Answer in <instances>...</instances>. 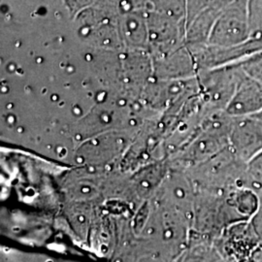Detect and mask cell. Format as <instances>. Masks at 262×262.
I'll return each mask as SVG.
<instances>
[{
  "label": "cell",
  "mask_w": 262,
  "mask_h": 262,
  "mask_svg": "<svg viewBox=\"0 0 262 262\" xmlns=\"http://www.w3.org/2000/svg\"><path fill=\"white\" fill-rule=\"evenodd\" d=\"M258 247L249 221L229 225L219 239L220 254L228 262H243Z\"/></svg>",
  "instance_id": "6da1fadb"
},
{
  "label": "cell",
  "mask_w": 262,
  "mask_h": 262,
  "mask_svg": "<svg viewBox=\"0 0 262 262\" xmlns=\"http://www.w3.org/2000/svg\"><path fill=\"white\" fill-rule=\"evenodd\" d=\"M230 148L247 163L262 151V121L254 116L237 118L230 132Z\"/></svg>",
  "instance_id": "7a4b0ae2"
},
{
  "label": "cell",
  "mask_w": 262,
  "mask_h": 262,
  "mask_svg": "<svg viewBox=\"0 0 262 262\" xmlns=\"http://www.w3.org/2000/svg\"><path fill=\"white\" fill-rule=\"evenodd\" d=\"M261 110L262 84L246 74L225 108V112L233 118H245Z\"/></svg>",
  "instance_id": "3957f363"
},
{
  "label": "cell",
  "mask_w": 262,
  "mask_h": 262,
  "mask_svg": "<svg viewBox=\"0 0 262 262\" xmlns=\"http://www.w3.org/2000/svg\"><path fill=\"white\" fill-rule=\"evenodd\" d=\"M246 187L262 192V151L247 163Z\"/></svg>",
  "instance_id": "277c9868"
},
{
  "label": "cell",
  "mask_w": 262,
  "mask_h": 262,
  "mask_svg": "<svg viewBox=\"0 0 262 262\" xmlns=\"http://www.w3.org/2000/svg\"><path fill=\"white\" fill-rule=\"evenodd\" d=\"M247 75L262 84V51L240 61Z\"/></svg>",
  "instance_id": "5b68a950"
},
{
  "label": "cell",
  "mask_w": 262,
  "mask_h": 262,
  "mask_svg": "<svg viewBox=\"0 0 262 262\" xmlns=\"http://www.w3.org/2000/svg\"><path fill=\"white\" fill-rule=\"evenodd\" d=\"M249 222L253 227V232L257 238L259 247L262 248V200L258 211L252 216L251 220H249Z\"/></svg>",
  "instance_id": "8992f818"
},
{
  "label": "cell",
  "mask_w": 262,
  "mask_h": 262,
  "mask_svg": "<svg viewBox=\"0 0 262 262\" xmlns=\"http://www.w3.org/2000/svg\"><path fill=\"white\" fill-rule=\"evenodd\" d=\"M243 262H262V248H256Z\"/></svg>",
  "instance_id": "52a82bcc"
},
{
  "label": "cell",
  "mask_w": 262,
  "mask_h": 262,
  "mask_svg": "<svg viewBox=\"0 0 262 262\" xmlns=\"http://www.w3.org/2000/svg\"><path fill=\"white\" fill-rule=\"evenodd\" d=\"M213 262H228L226 259H225L221 254L220 255H217L216 257H215V260Z\"/></svg>",
  "instance_id": "ba28073f"
},
{
  "label": "cell",
  "mask_w": 262,
  "mask_h": 262,
  "mask_svg": "<svg viewBox=\"0 0 262 262\" xmlns=\"http://www.w3.org/2000/svg\"><path fill=\"white\" fill-rule=\"evenodd\" d=\"M254 117H256V118H258L259 120H261L262 121V110L259 113H257V114H255V115H253Z\"/></svg>",
  "instance_id": "9c48e42d"
},
{
  "label": "cell",
  "mask_w": 262,
  "mask_h": 262,
  "mask_svg": "<svg viewBox=\"0 0 262 262\" xmlns=\"http://www.w3.org/2000/svg\"><path fill=\"white\" fill-rule=\"evenodd\" d=\"M80 221H81V222H83V221H84V217H83V216H81V217H80Z\"/></svg>",
  "instance_id": "30bf717a"
},
{
  "label": "cell",
  "mask_w": 262,
  "mask_h": 262,
  "mask_svg": "<svg viewBox=\"0 0 262 262\" xmlns=\"http://www.w3.org/2000/svg\"><path fill=\"white\" fill-rule=\"evenodd\" d=\"M259 196H260V199H261L262 200V192H260V193H259Z\"/></svg>",
  "instance_id": "8fae6325"
},
{
  "label": "cell",
  "mask_w": 262,
  "mask_h": 262,
  "mask_svg": "<svg viewBox=\"0 0 262 262\" xmlns=\"http://www.w3.org/2000/svg\"><path fill=\"white\" fill-rule=\"evenodd\" d=\"M117 262H121L120 260H117Z\"/></svg>",
  "instance_id": "7c38bea8"
}]
</instances>
